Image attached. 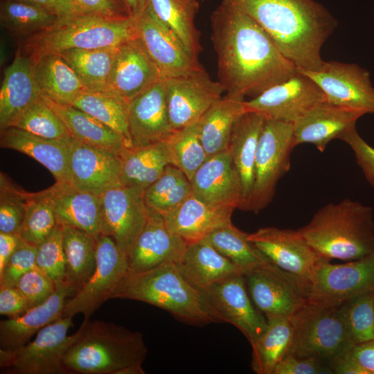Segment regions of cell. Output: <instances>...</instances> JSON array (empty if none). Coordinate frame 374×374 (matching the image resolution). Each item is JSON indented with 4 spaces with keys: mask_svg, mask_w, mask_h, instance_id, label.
<instances>
[{
    "mask_svg": "<svg viewBox=\"0 0 374 374\" xmlns=\"http://www.w3.org/2000/svg\"><path fill=\"white\" fill-rule=\"evenodd\" d=\"M211 23L218 81L226 94L253 98L297 71L269 35L229 1H221Z\"/></svg>",
    "mask_w": 374,
    "mask_h": 374,
    "instance_id": "obj_1",
    "label": "cell"
},
{
    "mask_svg": "<svg viewBox=\"0 0 374 374\" xmlns=\"http://www.w3.org/2000/svg\"><path fill=\"white\" fill-rule=\"evenodd\" d=\"M227 1L250 15L298 69L322 66V46L337 21L321 4L314 0Z\"/></svg>",
    "mask_w": 374,
    "mask_h": 374,
    "instance_id": "obj_2",
    "label": "cell"
},
{
    "mask_svg": "<svg viewBox=\"0 0 374 374\" xmlns=\"http://www.w3.org/2000/svg\"><path fill=\"white\" fill-rule=\"evenodd\" d=\"M298 230L329 260L347 262L374 253L373 209L348 198L325 205Z\"/></svg>",
    "mask_w": 374,
    "mask_h": 374,
    "instance_id": "obj_3",
    "label": "cell"
},
{
    "mask_svg": "<svg viewBox=\"0 0 374 374\" xmlns=\"http://www.w3.org/2000/svg\"><path fill=\"white\" fill-rule=\"evenodd\" d=\"M78 338L63 358L67 373L117 374L122 368L142 364L148 348L137 331L103 321H84Z\"/></svg>",
    "mask_w": 374,
    "mask_h": 374,
    "instance_id": "obj_4",
    "label": "cell"
},
{
    "mask_svg": "<svg viewBox=\"0 0 374 374\" xmlns=\"http://www.w3.org/2000/svg\"><path fill=\"white\" fill-rule=\"evenodd\" d=\"M112 299L149 303L190 325L220 322L200 292L185 280L175 262H166L142 272H129Z\"/></svg>",
    "mask_w": 374,
    "mask_h": 374,
    "instance_id": "obj_5",
    "label": "cell"
},
{
    "mask_svg": "<svg viewBox=\"0 0 374 374\" xmlns=\"http://www.w3.org/2000/svg\"><path fill=\"white\" fill-rule=\"evenodd\" d=\"M135 37L134 19L96 16L59 17L52 26L23 41L19 49L33 57L70 49L118 46Z\"/></svg>",
    "mask_w": 374,
    "mask_h": 374,
    "instance_id": "obj_6",
    "label": "cell"
},
{
    "mask_svg": "<svg viewBox=\"0 0 374 374\" xmlns=\"http://www.w3.org/2000/svg\"><path fill=\"white\" fill-rule=\"evenodd\" d=\"M292 320L293 337L287 355L315 359L332 371L335 364L355 346L339 305L307 302Z\"/></svg>",
    "mask_w": 374,
    "mask_h": 374,
    "instance_id": "obj_7",
    "label": "cell"
},
{
    "mask_svg": "<svg viewBox=\"0 0 374 374\" xmlns=\"http://www.w3.org/2000/svg\"><path fill=\"white\" fill-rule=\"evenodd\" d=\"M72 317H63L40 330L35 339L15 350L0 349V367L12 374H68L64 355L78 338L79 329L68 336Z\"/></svg>",
    "mask_w": 374,
    "mask_h": 374,
    "instance_id": "obj_8",
    "label": "cell"
},
{
    "mask_svg": "<svg viewBox=\"0 0 374 374\" xmlns=\"http://www.w3.org/2000/svg\"><path fill=\"white\" fill-rule=\"evenodd\" d=\"M294 148L293 123L266 119L257 148L249 211L257 213L272 200L278 181L290 170Z\"/></svg>",
    "mask_w": 374,
    "mask_h": 374,
    "instance_id": "obj_9",
    "label": "cell"
},
{
    "mask_svg": "<svg viewBox=\"0 0 374 374\" xmlns=\"http://www.w3.org/2000/svg\"><path fill=\"white\" fill-rule=\"evenodd\" d=\"M129 273L127 256L109 236L101 234L96 241V267L89 280L66 302L63 317L78 313L89 319L113 295Z\"/></svg>",
    "mask_w": 374,
    "mask_h": 374,
    "instance_id": "obj_10",
    "label": "cell"
},
{
    "mask_svg": "<svg viewBox=\"0 0 374 374\" xmlns=\"http://www.w3.org/2000/svg\"><path fill=\"white\" fill-rule=\"evenodd\" d=\"M371 290H374V253L343 264L322 260L305 288L307 302L328 305H339Z\"/></svg>",
    "mask_w": 374,
    "mask_h": 374,
    "instance_id": "obj_11",
    "label": "cell"
},
{
    "mask_svg": "<svg viewBox=\"0 0 374 374\" xmlns=\"http://www.w3.org/2000/svg\"><path fill=\"white\" fill-rule=\"evenodd\" d=\"M244 276L253 304L267 320L291 319L308 301L303 284L270 262Z\"/></svg>",
    "mask_w": 374,
    "mask_h": 374,
    "instance_id": "obj_12",
    "label": "cell"
},
{
    "mask_svg": "<svg viewBox=\"0 0 374 374\" xmlns=\"http://www.w3.org/2000/svg\"><path fill=\"white\" fill-rule=\"evenodd\" d=\"M198 290L220 322L237 328L251 346L266 329L267 319L253 304L242 274L229 276Z\"/></svg>",
    "mask_w": 374,
    "mask_h": 374,
    "instance_id": "obj_13",
    "label": "cell"
},
{
    "mask_svg": "<svg viewBox=\"0 0 374 374\" xmlns=\"http://www.w3.org/2000/svg\"><path fill=\"white\" fill-rule=\"evenodd\" d=\"M164 80L168 117L174 131L198 122L225 92L203 66Z\"/></svg>",
    "mask_w": 374,
    "mask_h": 374,
    "instance_id": "obj_14",
    "label": "cell"
},
{
    "mask_svg": "<svg viewBox=\"0 0 374 374\" xmlns=\"http://www.w3.org/2000/svg\"><path fill=\"white\" fill-rule=\"evenodd\" d=\"M298 71L320 87L327 102L374 114V87L366 69L353 63L324 61L317 70Z\"/></svg>",
    "mask_w": 374,
    "mask_h": 374,
    "instance_id": "obj_15",
    "label": "cell"
},
{
    "mask_svg": "<svg viewBox=\"0 0 374 374\" xmlns=\"http://www.w3.org/2000/svg\"><path fill=\"white\" fill-rule=\"evenodd\" d=\"M144 190L114 186L100 195L101 233L110 237L127 256L148 218Z\"/></svg>",
    "mask_w": 374,
    "mask_h": 374,
    "instance_id": "obj_16",
    "label": "cell"
},
{
    "mask_svg": "<svg viewBox=\"0 0 374 374\" xmlns=\"http://www.w3.org/2000/svg\"><path fill=\"white\" fill-rule=\"evenodd\" d=\"M248 239L271 263L299 280L305 290L317 265L326 259L299 230L263 227L249 233Z\"/></svg>",
    "mask_w": 374,
    "mask_h": 374,
    "instance_id": "obj_17",
    "label": "cell"
},
{
    "mask_svg": "<svg viewBox=\"0 0 374 374\" xmlns=\"http://www.w3.org/2000/svg\"><path fill=\"white\" fill-rule=\"evenodd\" d=\"M320 87L298 71L289 78L245 100L246 112H255L266 119L294 123L314 106L325 101Z\"/></svg>",
    "mask_w": 374,
    "mask_h": 374,
    "instance_id": "obj_18",
    "label": "cell"
},
{
    "mask_svg": "<svg viewBox=\"0 0 374 374\" xmlns=\"http://www.w3.org/2000/svg\"><path fill=\"white\" fill-rule=\"evenodd\" d=\"M135 37L159 69L163 78L182 75L202 67L177 36L146 7L134 19Z\"/></svg>",
    "mask_w": 374,
    "mask_h": 374,
    "instance_id": "obj_19",
    "label": "cell"
},
{
    "mask_svg": "<svg viewBox=\"0 0 374 374\" xmlns=\"http://www.w3.org/2000/svg\"><path fill=\"white\" fill-rule=\"evenodd\" d=\"M69 183L79 189L100 195L120 184V153L72 138L69 143Z\"/></svg>",
    "mask_w": 374,
    "mask_h": 374,
    "instance_id": "obj_20",
    "label": "cell"
},
{
    "mask_svg": "<svg viewBox=\"0 0 374 374\" xmlns=\"http://www.w3.org/2000/svg\"><path fill=\"white\" fill-rule=\"evenodd\" d=\"M128 130L131 147L165 141L173 133L168 113L164 78L129 102Z\"/></svg>",
    "mask_w": 374,
    "mask_h": 374,
    "instance_id": "obj_21",
    "label": "cell"
},
{
    "mask_svg": "<svg viewBox=\"0 0 374 374\" xmlns=\"http://www.w3.org/2000/svg\"><path fill=\"white\" fill-rule=\"evenodd\" d=\"M187 242L170 231L163 215L148 206L146 223L128 256L129 272H142L180 260Z\"/></svg>",
    "mask_w": 374,
    "mask_h": 374,
    "instance_id": "obj_22",
    "label": "cell"
},
{
    "mask_svg": "<svg viewBox=\"0 0 374 374\" xmlns=\"http://www.w3.org/2000/svg\"><path fill=\"white\" fill-rule=\"evenodd\" d=\"M190 183L193 194L205 203L241 210V181L228 150L208 157Z\"/></svg>",
    "mask_w": 374,
    "mask_h": 374,
    "instance_id": "obj_23",
    "label": "cell"
},
{
    "mask_svg": "<svg viewBox=\"0 0 374 374\" xmlns=\"http://www.w3.org/2000/svg\"><path fill=\"white\" fill-rule=\"evenodd\" d=\"M163 78L159 69L135 37L118 47L108 91L129 103Z\"/></svg>",
    "mask_w": 374,
    "mask_h": 374,
    "instance_id": "obj_24",
    "label": "cell"
},
{
    "mask_svg": "<svg viewBox=\"0 0 374 374\" xmlns=\"http://www.w3.org/2000/svg\"><path fill=\"white\" fill-rule=\"evenodd\" d=\"M365 114L323 101L293 123L294 146L310 143L323 152L330 141L339 139Z\"/></svg>",
    "mask_w": 374,
    "mask_h": 374,
    "instance_id": "obj_25",
    "label": "cell"
},
{
    "mask_svg": "<svg viewBox=\"0 0 374 374\" xmlns=\"http://www.w3.org/2000/svg\"><path fill=\"white\" fill-rule=\"evenodd\" d=\"M75 292L72 286L63 281L56 285L54 292L42 303L21 316L1 321V348L17 350L28 344L40 330L63 317L66 299Z\"/></svg>",
    "mask_w": 374,
    "mask_h": 374,
    "instance_id": "obj_26",
    "label": "cell"
},
{
    "mask_svg": "<svg viewBox=\"0 0 374 374\" xmlns=\"http://www.w3.org/2000/svg\"><path fill=\"white\" fill-rule=\"evenodd\" d=\"M40 96L35 80L33 58L19 48L3 72L0 89V130L12 127Z\"/></svg>",
    "mask_w": 374,
    "mask_h": 374,
    "instance_id": "obj_27",
    "label": "cell"
},
{
    "mask_svg": "<svg viewBox=\"0 0 374 374\" xmlns=\"http://www.w3.org/2000/svg\"><path fill=\"white\" fill-rule=\"evenodd\" d=\"M265 121L260 113L245 112L235 123L229 142L227 150L241 181L243 211L250 209L257 148Z\"/></svg>",
    "mask_w": 374,
    "mask_h": 374,
    "instance_id": "obj_28",
    "label": "cell"
},
{
    "mask_svg": "<svg viewBox=\"0 0 374 374\" xmlns=\"http://www.w3.org/2000/svg\"><path fill=\"white\" fill-rule=\"evenodd\" d=\"M50 188L57 224L82 230L97 241L102 234L100 195L66 181H56Z\"/></svg>",
    "mask_w": 374,
    "mask_h": 374,
    "instance_id": "obj_29",
    "label": "cell"
},
{
    "mask_svg": "<svg viewBox=\"0 0 374 374\" xmlns=\"http://www.w3.org/2000/svg\"><path fill=\"white\" fill-rule=\"evenodd\" d=\"M235 209L209 205L193 193L172 211L163 215L168 229L187 243L203 240L231 222Z\"/></svg>",
    "mask_w": 374,
    "mask_h": 374,
    "instance_id": "obj_30",
    "label": "cell"
},
{
    "mask_svg": "<svg viewBox=\"0 0 374 374\" xmlns=\"http://www.w3.org/2000/svg\"><path fill=\"white\" fill-rule=\"evenodd\" d=\"M70 141L46 139L15 127H9L1 130L0 145L33 158L51 172L56 181L69 182Z\"/></svg>",
    "mask_w": 374,
    "mask_h": 374,
    "instance_id": "obj_31",
    "label": "cell"
},
{
    "mask_svg": "<svg viewBox=\"0 0 374 374\" xmlns=\"http://www.w3.org/2000/svg\"><path fill=\"white\" fill-rule=\"evenodd\" d=\"M176 265L185 280L199 290L229 276L242 274L204 239L187 243Z\"/></svg>",
    "mask_w": 374,
    "mask_h": 374,
    "instance_id": "obj_32",
    "label": "cell"
},
{
    "mask_svg": "<svg viewBox=\"0 0 374 374\" xmlns=\"http://www.w3.org/2000/svg\"><path fill=\"white\" fill-rule=\"evenodd\" d=\"M120 184L145 190L172 165L167 142L139 147H127L121 154Z\"/></svg>",
    "mask_w": 374,
    "mask_h": 374,
    "instance_id": "obj_33",
    "label": "cell"
},
{
    "mask_svg": "<svg viewBox=\"0 0 374 374\" xmlns=\"http://www.w3.org/2000/svg\"><path fill=\"white\" fill-rule=\"evenodd\" d=\"M32 58L35 80L42 96L71 105L75 96L86 89L73 69L59 54L46 53Z\"/></svg>",
    "mask_w": 374,
    "mask_h": 374,
    "instance_id": "obj_34",
    "label": "cell"
},
{
    "mask_svg": "<svg viewBox=\"0 0 374 374\" xmlns=\"http://www.w3.org/2000/svg\"><path fill=\"white\" fill-rule=\"evenodd\" d=\"M42 98L59 116L72 138L120 154L127 147H131L121 134L84 111L71 105L60 104L48 98Z\"/></svg>",
    "mask_w": 374,
    "mask_h": 374,
    "instance_id": "obj_35",
    "label": "cell"
},
{
    "mask_svg": "<svg viewBox=\"0 0 374 374\" xmlns=\"http://www.w3.org/2000/svg\"><path fill=\"white\" fill-rule=\"evenodd\" d=\"M245 100L226 94L200 118L197 122L199 136L208 157L228 149L234 125L246 112Z\"/></svg>",
    "mask_w": 374,
    "mask_h": 374,
    "instance_id": "obj_36",
    "label": "cell"
},
{
    "mask_svg": "<svg viewBox=\"0 0 374 374\" xmlns=\"http://www.w3.org/2000/svg\"><path fill=\"white\" fill-rule=\"evenodd\" d=\"M154 15L180 39L188 53L198 60L200 35L195 24L199 9L197 0H148Z\"/></svg>",
    "mask_w": 374,
    "mask_h": 374,
    "instance_id": "obj_37",
    "label": "cell"
},
{
    "mask_svg": "<svg viewBox=\"0 0 374 374\" xmlns=\"http://www.w3.org/2000/svg\"><path fill=\"white\" fill-rule=\"evenodd\" d=\"M66 256L64 282L76 292L89 280L96 267V240L77 228L62 226ZM75 292V293H76Z\"/></svg>",
    "mask_w": 374,
    "mask_h": 374,
    "instance_id": "obj_38",
    "label": "cell"
},
{
    "mask_svg": "<svg viewBox=\"0 0 374 374\" xmlns=\"http://www.w3.org/2000/svg\"><path fill=\"white\" fill-rule=\"evenodd\" d=\"M292 318L267 320V326L251 346V366L257 374H273L278 363L288 354L293 337Z\"/></svg>",
    "mask_w": 374,
    "mask_h": 374,
    "instance_id": "obj_39",
    "label": "cell"
},
{
    "mask_svg": "<svg viewBox=\"0 0 374 374\" xmlns=\"http://www.w3.org/2000/svg\"><path fill=\"white\" fill-rule=\"evenodd\" d=\"M118 47L70 49L57 54L73 69L87 90L108 91Z\"/></svg>",
    "mask_w": 374,
    "mask_h": 374,
    "instance_id": "obj_40",
    "label": "cell"
},
{
    "mask_svg": "<svg viewBox=\"0 0 374 374\" xmlns=\"http://www.w3.org/2000/svg\"><path fill=\"white\" fill-rule=\"evenodd\" d=\"M248 235L230 222L204 239L229 259L244 275L269 262L248 239Z\"/></svg>",
    "mask_w": 374,
    "mask_h": 374,
    "instance_id": "obj_41",
    "label": "cell"
},
{
    "mask_svg": "<svg viewBox=\"0 0 374 374\" xmlns=\"http://www.w3.org/2000/svg\"><path fill=\"white\" fill-rule=\"evenodd\" d=\"M128 102L111 91L83 90L71 105L93 116L121 134L129 143Z\"/></svg>",
    "mask_w": 374,
    "mask_h": 374,
    "instance_id": "obj_42",
    "label": "cell"
},
{
    "mask_svg": "<svg viewBox=\"0 0 374 374\" xmlns=\"http://www.w3.org/2000/svg\"><path fill=\"white\" fill-rule=\"evenodd\" d=\"M59 17L53 12L16 0L0 1L1 26L23 41L52 26Z\"/></svg>",
    "mask_w": 374,
    "mask_h": 374,
    "instance_id": "obj_43",
    "label": "cell"
},
{
    "mask_svg": "<svg viewBox=\"0 0 374 374\" xmlns=\"http://www.w3.org/2000/svg\"><path fill=\"white\" fill-rule=\"evenodd\" d=\"M192 193L191 183L186 174L169 164L162 175L144 190L143 196L148 206L163 215L175 210Z\"/></svg>",
    "mask_w": 374,
    "mask_h": 374,
    "instance_id": "obj_44",
    "label": "cell"
},
{
    "mask_svg": "<svg viewBox=\"0 0 374 374\" xmlns=\"http://www.w3.org/2000/svg\"><path fill=\"white\" fill-rule=\"evenodd\" d=\"M57 224L51 188L28 193L26 212L19 233L21 238L37 246L51 233Z\"/></svg>",
    "mask_w": 374,
    "mask_h": 374,
    "instance_id": "obj_45",
    "label": "cell"
},
{
    "mask_svg": "<svg viewBox=\"0 0 374 374\" xmlns=\"http://www.w3.org/2000/svg\"><path fill=\"white\" fill-rule=\"evenodd\" d=\"M166 141L172 165L181 169L190 181L208 157L199 139L197 122L174 131Z\"/></svg>",
    "mask_w": 374,
    "mask_h": 374,
    "instance_id": "obj_46",
    "label": "cell"
},
{
    "mask_svg": "<svg viewBox=\"0 0 374 374\" xmlns=\"http://www.w3.org/2000/svg\"><path fill=\"white\" fill-rule=\"evenodd\" d=\"M339 307L355 346L374 340V290L351 297Z\"/></svg>",
    "mask_w": 374,
    "mask_h": 374,
    "instance_id": "obj_47",
    "label": "cell"
},
{
    "mask_svg": "<svg viewBox=\"0 0 374 374\" xmlns=\"http://www.w3.org/2000/svg\"><path fill=\"white\" fill-rule=\"evenodd\" d=\"M12 127L49 139L69 141L72 139L61 119L41 96L19 115Z\"/></svg>",
    "mask_w": 374,
    "mask_h": 374,
    "instance_id": "obj_48",
    "label": "cell"
},
{
    "mask_svg": "<svg viewBox=\"0 0 374 374\" xmlns=\"http://www.w3.org/2000/svg\"><path fill=\"white\" fill-rule=\"evenodd\" d=\"M28 195V192L15 186L1 172L0 232L19 234L26 212Z\"/></svg>",
    "mask_w": 374,
    "mask_h": 374,
    "instance_id": "obj_49",
    "label": "cell"
},
{
    "mask_svg": "<svg viewBox=\"0 0 374 374\" xmlns=\"http://www.w3.org/2000/svg\"><path fill=\"white\" fill-rule=\"evenodd\" d=\"M62 235V226L57 224L51 233L37 246L36 266L55 285L65 279L66 256Z\"/></svg>",
    "mask_w": 374,
    "mask_h": 374,
    "instance_id": "obj_50",
    "label": "cell"
},
{
    "mask_svg": "<svg viewBox=\"0 0 374 374\" xmlns=\"http://www.w3.org/2000/svg\"><path fill=\"white\" fill-rule=\"evenodd\" d=\"M15 287L23 294L28 310L48 299L55 290L56 285L36 267L24 274Z\"/></svg>",
    "mask_w": 374,
    "mask_h": 374,
    "instance_id": "obj_51",
    "label": "cell"
},
{
    "mask_svg": "<svg viewBox=\"0 0 374 374\" xmlns=\"http://www.w3.org/2000/svg\"><path fill=\"white\" fill-rule=\"evenodd\" d=\"M37 246L21 240L3 269L0 271V286L15 287L27 271L36 267Z\"/></svg>",
    "mask_w": 374,
    "mask_h": 374,
    "instance_id": "obj_52",
    "label": "cell"
},
{
    "mask_svg": "<svg viewBox=\"0 0 374 374\" xmlns=\"http://www.w3.org/2000/svg\"><path fill=\"white\" fill-rule=\"evenodd\" d=\"M69 15L106 18L130 17L125 7L116 0H62Z\"/></svg>",
    "mask_w": 374,
    "mask_h": 374,
    "instance_id": "obj_53",
    "label": "cell"
},
{
    "mask_svg": "<svg viewBox=\"0 0 374 374\" xmlns=\"http://www.w3.org/2000/svg\"><path fill=\"white\" fill-rule=\"evenodd\" d=\"M339 139L350 145L365 178L374 188V148L361 137L355 125L343 133Z\"/></svg>",
    "mask_w": 374,
    "mask_h": 374,
    "instance_id": "obj_54",
    "label": "cell"
},
{
    "mask_svg": "<svg viewBox=\"0 0 374 374\" xmlns=\"http://www.w3.org/2000/svg\"><path fill=\"white\" fill-rule=\"evenodd\" d=\"M333 373L332 369L313 358H301L287 355L276 366L273 374Z\"/></svg>",
    "mask_w": 374,
    "mask_h": 374,
    "instance_id": "obj_55",
    "label": "cell"
},
{
    "mask_svg": "<svg viewBox=\"0 0 374 374\" xmlns=\"http://www.w3.org/2000/svg\"><path fill=\"white\" fill-rule=\"evenodd\" d=\"M27 311L26 300L15 287L0 286V314L9 318L24 314Z\"/></svg>",
    "mask_w": 374,
    "mask_h": 374,
    "instance_id": "obj_56",
    "label": "cell"
},
{
    "mask_svg": "<svg viewBox=\"0 0 374 374\" xmlns=\"http://www.w3.org/2000/svg\"><path fill=\"white\" fill-rule=\"evenodd\" d=\"M19 234L0 232V271L21 241Z\"/></svg>",
    "mask_w": 374,
    "mask_h": 374,
    "instance_id": "obj_57",
    "label": "cell"
},
{
    "mask_svg": "<svg viewBox=\"0 0 374 374\" xmlns=\"http://www.w3.org/2000/svg\"><path fill=\"white\" fill-rule=\"evenodd\" d=\"M29 5L42 8L56 13L60 17L69 16L62 0H16Z\"/></svg>",
    "mask_w": 374,
    "mask_h": 374,
    "instance_id": "obj_58",
    "label": "cell"
},
{
    "mask_svg": "<svg viewBox=\"0 0 374 374\" xmlns=\"http://www.w3.org/2000/svg\"><path fill=\"white\" fill-rule=\"evenodd\" d=\"M332 371L333 373L338 374H366V371L351 357L350 353L335 364Z\"/></svg>",
    "mask_w": 374,
    "mask_h": 374,
    "instance_id": "obj_59",
    "label": "cell"
},
{
    "mask_svg": "<svg viewBox=\"0 0 374 374\" xmlns=\"http://www.w3.org/2000/svg\"><path fill=\"white\" fill-rule=\"evenodd\" d=\"M129 17L135 19L145 10L148 0H123Z\"/></svg>",
    "mask_w": 374,
    "mask_h": 374,
    "instance_id": "obj_60",
    "label": "cell"
},
{
    "mask_svg": "<svg viewBox=\"0 0 374 374\" xmlns=\"http://www.w3.org/2000/svg\"><path fill=\"white\" fill-rule=\"evenodd\" d=\"M142 364H133L121 369L117 374H145Z\"/></svg>",
    "mask_w": 374,
    "mask_h": 374,
    "instance_id": "obj_61",
    "label": "cell"
},
{
    "mask_svg": "<svg viewBox=\"0 0 374 374\" xmlns=\"http://www.w3.org/2000/svg\"><path fill=\"white\" fill-rule=\"evenodd\" d=\"M116 1H118V2H120V3H121L124 6V3H123V0H116Z\"/></svg>",
    "mask_w": 374,
    "mask_h": 374,
    "instance_id": "obj_62",
    "label": "cell"
}]
</instances>
